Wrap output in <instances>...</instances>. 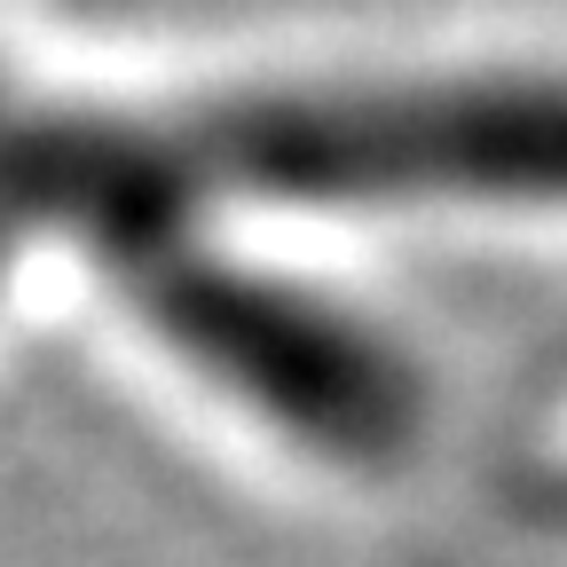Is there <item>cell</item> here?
Masks as SVG:
<instances>
[{
  "instance_id": "2",
  "label": "cell",
  "mask_w": 567,
  "mask_h": 567,
  "mask_svg": "<svg viewBox=\"0 0 567 567\" xmlns=\"http://www.w3.org/2000/svg\"><path fill=\"white\" fill-rule=\"evenodd\" d=\"M87 284L158 363L268 450L386 481L434 434V371L331 276L245 229H134L95 245Z\"/></svg>"
},
{
  "instance_id": "3",
  "label": "cell",
  "mask_w": 567,
  "mask_h": 567,
  "mask_svg": "<svg viewBox=\"0 0 567 567\" xmlns=\"http://www.w3.org/2000/svg\"><path fill=\"white\" fill-rule=\"evenodd\" d=\"M40 95H48V80L17 55V40H9V24H0V151L24 134V118L40 111Z\"/></svg>"
},
{
  "instance_id": "1",
  "label": "cell",
  "mask_w": 567,
  "mask_h": 567,
  "mask_svg": "<svg viewBox=\"0 0 567 567\" xmlns=\"http://www.w3.org/2000/svg\"><path fill=\"white\" fill-rule=\"evenodd\" d=\"M48 260L134 229H567V55H323L166 87H48L0 158Z\"/></svg>"
},
{
  "instance_id": "4",
  "label": "cell",
  "mask_w": 567,
  "mask_h": 567,
  "mask_svg": "<svg viewBox=\"0 0 567 567\" xmlns=\"http://www.w3.org/2000/svg\"><path fill=\"white\" fill-rule=\"evenodd\" d=\"M48 260V245L32 237V221H24V213L9 205V197H0V316H9V300L24 292V276Z\"/></svg>"
}]
</instances>
